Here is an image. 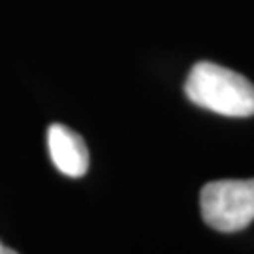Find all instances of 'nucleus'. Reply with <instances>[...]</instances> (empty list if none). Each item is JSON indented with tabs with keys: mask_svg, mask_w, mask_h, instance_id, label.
Returning <instances> with one entry per match:
<instances>
[{
	"mask_svg": "<svg viewBox=\"0 0 254 254\" xmlns=\"http://www.w3.org/2000/svg\"><path fill=\"white\" fill-rule=\"evenodd\" d=\"M189 100L224 117L254 115V85L245 75L220 64L201 61L192 66L185 81Z\"/></svg>",
	"mask_w": 254,
	"mask_h": 254,
	"instance_id": "f257e3e1",
	"label": "nucleus"
},
{
	"mask_svg": "<svg viewBox=\"0 0 254 254\" xmlns=\"http://www.w3.org/2000/svg\"><path fill=\"white\" fill-rule=\"evenodd\" d=\"M205 224L217 232L245 230L254 220V179H222L207 183L200 192Z\"/></svg>",
	"mask_w": 254,
	"mask_h": 254,
	"instance_id": "f03ea898",
	"label": "nucleus"
},
{
	"mask_svg": "<svg viewBox=\"0 0 254 254\" xmlns=\"http://www.w3.org/2000/svg\"><path fill=\"white\" fill-rule=\"evenodd\" d=\"M47 149L55 168L66 177H83L89 170V149L72 128L55 123L47 128Z\"/></svg>",
	"mask_w": 254,
	"mask_h": 254,
	"instance_id": "7ed1b4c3",
	"label": "nucleus"
},
{
	"mask_svg": "<svg viewBox=\"0 0 254 254\" xmlns=\"http://www.w3.org/2000/svg\"><path fill=\"white\" fill-rule=\"evenodd\" d=\"M0 254H17L13 249H9V247H6L2 241H0Z\"/></svg>",
	"mask_w": 254,
	"mask_h": 254,
	"instance_id": "20e7f679",
	"label": "nucleus"
}]
</instances>
